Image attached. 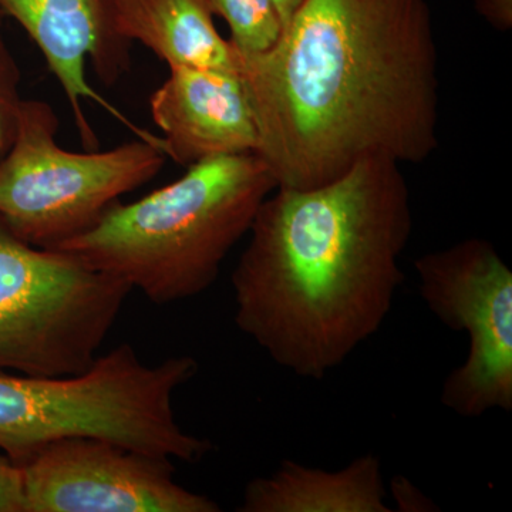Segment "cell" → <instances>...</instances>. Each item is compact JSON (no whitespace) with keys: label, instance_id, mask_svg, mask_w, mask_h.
I'll return each instance as SVG.
<instances>
[{"label":"cell","instance_id":"cell-13","mask_svg":"<svg viewBox=\"0 0 512 512\" xmlns=\"http://www.w3.org/2000/svg\"><path fill=\"white\" fill-rule=\"evenodd\" d=\"M212 15L220 16L231 30L232 45L242 55L271 49L282 33L274 0H205Z\"/></svg>","mask_w":512,"mask_h":512},{"label":"cell","instance_id":"cell-11","mask_svg":"<svg viewBox=\"0 0 512 512\" xmlns=\"http://www.w3.org/2000/svg\"><path fill=\"white\" fill-rule=\"evenodd\" d=\"M117 29L174 67L239 73L241 56L215 28L205 0H117Z\"/></svg>","mask_w":512,"mask_h":512},{"label":"cell","instance_id":"cell-15","mask_svg":"<svg viewBox=\"0 0 512 512\" xmlns=\"http://www.w3.org/2000/svg\"><path fill=\"white\" fill-rule=\"evenodd\" d=\"M0 512H25L19 467L2 450H0Z\"/></svg>","mask_w":512,"mask_h":512},{"label":"cell","instance_id":"cell-6","mask_svg":"<svg viewBox=\"0 0 512 512\" xmlns=\"http://www.w3.org/2000/svg\"><path fill=\"white\" fill-rule=\"evenodd\" d=\"M59 119L43 100L22 101L18 130L0 160V222L39 248L92 228L114 202L156 178L167 157L137 138L111 150H66Z\"/></svg>","mask_w":512,"mask_h":512},{"label":"cell","instance_id":"cell-3","mask_svg":"<svg viewBox=\"0 0 512 512\" xmlns=\"http://www.w3.org/2000/svg\"><path fill=\"white\" fill-rule=\"evenodd\" d=\"M275 188L256 154L214 158L138 201L114 202L92 228L50 249L121 279L157 305L184 301L214 285Z\"/></svg>","mask_w":512,"mask_h":512},{"label":"cell","instance_id":"cell-19","mask_svg":"<svg viewBox=\"0 0 512 512\" xmlns=\"http://www.w3.org/2000/svg\"><path fill=\"white\" fill-rule=\"evenodd\" d=\"M3 15L2 12H0V23H2Z\"/></svg>","mask_w":512,"mask_h":512},{"label":"cell","instance_id":"cell-4","mask_svg":"<svg viewBox=\"0 0 512 512\" xmlns=\"http://www.w3.org/2000/svg\"><path fill=\"white\" fill-rule=\"evenodd\" d=\"M191 356L141 362L128 343L73 376L0 372V450L16 464L52 441L97 437L151 456L198 463L210 441L175 419L174 393L197 375Z\"/></svg>","mask_w":512,"mask_h":512},{"label":"cell","instance_id":"cell-5","mask_svg":"<svg viewBox=\"0 0 512 512\" xmlns=\"http://www.w3.org/2000/svg\"><path fill=\"white\" fill-rule=\"evenodd\" d=\"M131 291L76 256L22 241L0 222V372H86Z\"/></svg>","mask_w":512,"mask_h":512},{"label":"cell","instance_id":"cell-16","mask_svg":"<svg viewBox=\"0 0 512 512\" xmlns=\"http://www.w3.org/2000/svg\"><path fill=\"white\" fill-rule=\"evenodd\" d=\"M476 9L494 29L508 32L512 28V0H476Z\"/></svg>","mask_w":512,"mask_h":512},{"label":"cell","instance_id":"cell-14","mask_svg":"<svg viewBox=\"0 0 512 512\" xmlns=\"http://www.w3.org/2000/svg\"><path fill=\"white\" fill-rule=\"evenodd\" d=\"M19 64L0 33V160L15 140L22 96Z\"/></svg>","mask_w":512,"mask_h":512},{"label":"cell","instance_id":"cell-8","mask_svg":"<svg viewBox=\"0 0 512 512\" xmlns=\"http://www.w3.org/2000/svg\"><path fill=\"white\" fill-rule=\"evenodd\" d=\"M25 512H220L174 480L171 460L97 437L46 444L16 464Z\"/></svg>","mask_w":512,"mask_h":512},{"label":"cell","instance_id":"cell-2","mask_svg":"<svg viewBox=\"0 0 512 512\" xmlns=\"http://www.w3.org/2000/svg\"><path fill=\"white\" fill-rule=\"evenodd\" d=\"M412 228L409 187L390 158L308 190L275 188L232 274L238 328L276 365L322 380L382 328Z\"/></svg>","mask_w":512,"mask_h":512},{"label":"cell","instance_id":"cell-12","mask_svg":"<svg viewBox=\"0 0 512 512\" xmlns=\"http://www.w3.org/2000/svg\"><path fill=\"white\" fill-rule=\"evenodd\" d=\"M379 458L366 454L339 471L285 460L245 487L241 512H390Z\"/></svg>","mask_w":512,"mask_h":512},{"label":"cell","instance_id":"cell-18","mask_svg":"<svg viewBox=\"0 0 512 512\" xmlns=\"http://www.w3.org/2000/svg\"><path fill=\"white\" fill-rule=\"evenodd\" d=\"M303 0H274L275 8L278 10L279 19H281L282 30L292 19L293 13L298 10Z\"/></svg>","mask_w":512,"mask_h":512},{"label":"cell","instance_id":"cell-1","mask_svg":"<svg viewBox=\"0 0 512 512\" xmlns=\"http://www.w3.org/2000/svg\"><path fill=\"white\" fill-rule=\"evenodd\" d=\"M239 56L276 188L319 187L366 158L423 163L439 146L427 0H303L271 49Z\"/></svg>","mask_w":512,"mask_h":512},{"label":"cell","instance_id":"cell-17","mask_svg":"<svg viewBox=\"0 0 512 512\" xmlns=\"http://www.w3.org/2000/svg\"><path fill=\"white\" fill-rule=\"evenodd\" d=\"M394 498L400 511H431L433 504L409 480L397 477L392 483Z\"/></svg>","mask_w":512,"mask_h":512},{"label":"cell","instance_id":"cell-10","mask_svg":"<svg viewBox=\"0 0 512 512\" xmlns=\"http://www.w3.org/2000/svg\"><path fill=\"white\" fill-rule=\"evenodd\" d=\"M150 111L165 157L181 167L258 150L255 113L239 73L174 67L151 96Z\"/></svg>","mask_w":512,"mask_h":512},{"label":"cell","instance_id":"cell-9","mask_svg":"<svg viewBox=\"0 0 512 512\" xmlns=\"http://www.w3.org/2000/svg\"><path fill=\"white\" fill-rule=\"evenodd\" d=\"M0 12L19 23L45 57L69 101L74 124L86 150H99L100 141L84 103L94 101L140 140L163 150V140L136 126L104 99L87 80V64L107 87L130 73L131 49L117 29V0H0Z\"/></svg>","mask_w":512,"mask_h":512},{"label":"cell","instance_id":"cell-7","mask_svg":"<svg viewBox=\"0 0 512 512\" xmlns=\"http://www.w3.org/2000/svg\"><path fill=\"white\" fill-rule=\"evenodd\" d=\"M420 295L468 336L466 362L447 376L441 402L458 416L512 410V272L494 245L471 238L417 259Z\"/></svg>","mask_w":512,"mask_h":512}]
</instances>
